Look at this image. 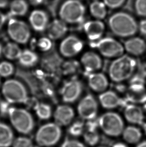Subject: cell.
<instances>
[{"label":"cell","mask_w":146,"mask_h":147,"mask_svg":"<svg viewBox=\"0 0 146 147\" xmlns=\"http://www.w3.org/2000/svg\"><path fill=\"white\" fill-rule=\"evenodd\" d=\"M16 75L26 83L34 96L48 98L55 102L56 101L53 86L48 80L49 76L48 74L41 70L31 73L26 70L17 68Z\"/></svg>","instance_id":"1"},{"label":"cell","mask_w":146,"mask_h":147,"mask_svg":"<svg viewBox=\"0 0 146 147\" xmlns=\"http://www.w3.org/2000/svg\"><path fill=\"white\" fill-rule=\"evenodd\" d=\"M108 26L113 33L120 37H130L136 34L138 24L128 13L118 12L109 17Z\"/></svg>","instance_id":"2"},{"label":"cell","mask_w":146,"mask_h":147,"mask_svg":"<svg viewBox=\"0 0 146 147\" xmlns=\"http://www.w3.org/2000/svg\"><path fill=\"white\" fill-rule=\"evenodd\" d=\"M136 61L130 56L118 57L111 64L109 75L113 82H121L130 78L137 67Z\"/></svg>","instance_id":"3"},{"label":"cell","mask_w":146,"mask_h":147,"mask_svg":"<svg viewBox=\"0 0 146 147\" xmlns=\"http://www.w3.org/2000/svg\"><path fill=\"white\" fill-rule=\"evenodd\" d=\"M86 14V8L79 0H67L64 3L60 10L62 20L69 24H80Z\"/></svg>","instance_id":"4"},{"label":"cell","mask_w":146,"mask_h":147,"mask_svg":"<svg viewBox=\"0 0 146 147\" xmlns=\"http://www.w3.org/2000/svg\"><path fill=\"white\" fill-rule=\"evenodd\" d=\"M8 116L14 128L20 133L27 135L32 132L34 121L31 113L26 109L11 107Z\"/></svg>","instance_id":"5"},{"label":"cell","mask_w":146,"mask_h":147,"mask_svg":"<svg viewBox=\"0 0 146 147\" xmlns=\"http://www.w3.org/2000/svg\"><path fill=\"white\" fill-rule=\"evenodd\" d=\"M2 93L6 101L11 104H25L29 98L26 87L18 80H9L5 82Z\"/></svg>","instance_id":"6"},{"label":"cell","mask_w":146,"mask_h":147,"mask_svg":"<svg viewBox=\"0 0 146 147\" xmlns=\"http://www.w3.org/2000/svg\"><path fill=\"white\" fill-rule=\"evenodd\" d=\"M62 136L60 126L56 123H48L41 126L37 131L36 141L42 147H51L59 141Z\"/></svg>","instance_id":"7"},{"label":"cell","mask_w":146,"mask_h":147,"mask_svg":"<svg viewBox=\"0 0 146 147\" xmlns=\"http://www.w3.org/2000/svg\"><path fill=\"white\" fill-rule=\"evenodd\" d=\"M99 127L107 135L117 137L122 133L124 123L118 113L108 112L101 115L99 119Z\"/></svg>","instance_id":"8"},{"label":"cell","mask_w":146,"mask_h":147,"mask_svg":"<svg viewBox=\"0 0 146 147\" xmlns=\"http://www.w3.org/2000/svg\"><path fill=\"white\" fill-rule=\"evenodd\" d=\"M63 62V60L53 47L43 56L41 64L47 74L54 80H58L62 74V66Z\"/></svg>","instance_id":"9"},{"label":"cell","mask_w":146,"mask_h":147,"mask_svg":"<svg viewBox=\"0 0 146 147\" xmlns=\"http://www.w3.org/2000/svg\"><path fill=\"white\" fill-rule=\"evenodd\" d=\"M94 46L102 55L107 58L120 57L122 55L125 50L120 42L109 37L99 39Z\"/></svg>","instance_id":"10"},{"label":"cell","mask_w":146,"mask_h":147,"mask_svg":"<svg viewBox=\"0 0 146 147\" xmlns=\"http://www.w3.org/2000/svg\"><path fill=\"white\" fill-rule=\"evenodd\" d=\"M8 32L12 40L22 44L28 42L31 35L29 26L25 22L15 19L9 21Z\"/></svg>","instance_id":"11"},{"label":"cell","mask_w":146,"mask_h":147,"mask_svg":"<svg viewBox=\"0 0 146 147\" xmlns=\"http://www.w3.org/2000/svg\"><path fill=\"white\" fill-rule=\"evenodd\" d=\"M83 91V84L76 78L66 82L60 90L62 99L65 102L73 103L81 96Z\"/></svg>","instance_id":"12"},{"label":"cell","mask_w":146,"mask_h":147,"mask_svg":"<svg viewBox=\"0 0 146 147\" xmlns=\"http://www.w3.org/2000/svg\"><path fill=\"white\" fill-rule=\"evenodd\" d=\"M98 105L96 100L91 94L85 96L78 105V112L80 117L84 119L90 120L97 116Z\"/></svg>","instance_id":"13"},{"label":"cell","mask_w":146,"mask_h":147,"mask_svg":"<svg viewBox=\"0 0 146 147\" xmlns=\"http://www.w3.org/2000/svg\"><path fill=\"white\" fill-rule=\"evenodd\" d=\"M82 41L74 35H70L65 38L60 46V51L66 57H72L80 53L83 49Z\"/></svg>","instance_id":"14"},{"label":"cell","mask_w":146,"mask_h":147,"mask_svg":"<svg viewBox=\"0 0 146 147\" xmlns=\"http://www.w3.org/2000/svg\"><path fill=\"white\" fill-rule=\"evenodd\" d=\"M84 30L88 38L92 41L100 39L105 30V24L101 20L89 21L84 25Z\"/></svg>","instance_id":"15"},{"label":"cell","mask_w":146,"mask_h":147,"mask_svg":"<svg viewBox=\"0 0 146 147\" xmlns=\"http://www.w3.org/2000/svg\"><path fill=\"white\" fill-rule=\"evenodd\" d=\"M81 63L86 74L97 71L102 66V61L98 54L93 52H86L81 58Z\"/></svg>","instance_id":"16"},{"label":"cell","mask_w":146,"mask_h":147,"mask_svg":"<svg viewBox=\"0 0 146 147\" xmlns=\"http://www.w3.org/2000/svg\"><path fill=\"white\" fill-rule=\"evenodd\" d=\"M75 115L74 111L69 105L58 106L54 113L56 123L60 126L67 125L71 123Z\"/></svg>","instance_id":"17"},{"label":"cell","mask_w":146,"mask_h":147,"mask_svg":"<svg viewBox=\"0 0 146 147\" xmlns=\"http://www.w3.org/2000/svg\"><path fill=\"white\" fill-rule=\"evenodd\" d=\"M88 82L90 88L95 92H104L108 86L107 78L102 73L88 74Z\"/></svg>","instance_id":"18"},{"label":"cell","mask_w":146,"mask_h":147,"mask_svg":"<svg viewBox=\"0 0 146 147\" xmlns=\"http://www.w3.org/2000/svg\"><path fill=\"white\" fill-rule=\"evenodd\" d=\"M48 35L52 40H58L63 37L68 31L66 23L62 20H54L48 26Z\"/></svg>","instance_id":"19"},{"label":"cell","mask_w":146,"mask_h":147,"mask_svg":"<svg viewBox=\"0 0 146 147\" xmlns=\"http://www.w3.org/2000/svg\"><path fill=\"white\" fill-rule=\"evenodd\" d=\"M125 117L130 123L142 125L144 122V115L141 107L134 105H128L124 111Z\"/></svg>","instance_id":"20"},{"label":"cell","mask_w":146,"mask_h":147,"mask_svg":"<svg viewBox=\"0 0 146 147\" xmlns=\"http://www.w3.org/2000/svg\"><path fill=\"white\" fill-rule=\"evenodd\" d=\"M29 20L33 28L37 32H43L47 27V15L41 10H35L32 12Z\"/></svg>","instance_id":"21"},{"label":"cell","mask_w":146,"mask_h":147,"mask_svg":"<svg viewBox=\"0 0 146 147\" xmlns=\"http://www.w3.org/2000/svg\"><path fill=\"white\" fill-rule=\"evenodd\" d=\"M124 47L129 53L133 55L139 56L146 51V43L142 38L133 37L125 41Z\"/></svg>","instance_id":"22"},{"label":"cell","mask_w":146,"mask_h":147,"mask_svg":"<svg viewBox=\"0 0 146 147\" xmlns=\"http://www.w3.org/2000/svg\"><path fill=\"white\" fill-rule=\"evenodd\" d=\"M101 105L106 109H113L123 104L122 100L113 91L104 92L99 96Z\"/></svg>","instance_id":"23"},{"label":"cell","mask_w":146,"mask_h":147,"mask_svg":"<svg viewBox=\"0 0 146 147\" xmlns=\"http://www.w3.org/2000/svg\"><path fill=\"white\" fill-rule=\"evenodd\" d=\"M127 98L133 103L146 102V90L145 86H130Z\"/></svg>","instance_id":"24"},{"label":"cell","mask_w":146,"mask_h":147,"mask_svg":"<svg viewBox=\"0 0 146 147\" xmlns=\"http://www.w3.org/2000/svg\"><path fill=\"white\" fill-rule=\"evenodd\" d=\"M12 129L5 123L0 122V147H9L14 141Z\"/></svg>","instance_id":"25"},{"label":"cell","mask_w":146,"mask_h":147,"mask_svg":"<svg viewBox=\"0 0 146 147\" xmlns=\"http://www.w3.org/2000/svg\"><path fill=\"white\" fill-rule=\"evenodd\" d=\"M19 63L25 67H32L36 65L39 61V57L34 52L29 49L22 51L20 57Z\"/></svg>","instance_id":"26"},{"label":"cell","mask_w":146,"mask_h":147,"mask_svg":"<svg viewBox=\"0 0 146 147\" xmlns=\"http://www.w3.org/2000/svg\"><path fill=\"white\" fill-rule=\"evenodd\" d=\"M89 11L91 15L97 20H102L107 16V7L104 2L94 1L89 6Z\"/></svg>","instance_id":"27"},{"label":"cell","mask_w":146,"mask_h":147,"mask_svg":"<svg viewBox=\"0 0 146 147\" xmlns=\"http://www.w3.org/2000/svg\"><path fill=\"white\" fill-rule=\"evenodd\" d=\"M124 139L129 143L135 144L140 140L142 133L140 130L135 127L129 126L123 131Z\"/></svg>","instance_id":"28"},{"label":"cell","mask_w":146,"mask_h":147,"mask_svg":"<svg viewBox=\"0 0 146 147\" xmlns=\"http://www.w3.org/2000/svg\"><path fill=\"white\" fill-rule=\"evenodd\" d=\"M22 51L17 44L9 42L3 47V54L7 59L15 60L19 59Z\"/></svg>","instance_id":"29"},{"label":"cell","mask_w":146,"mask_h":147,"mask_svg":"<svg viewBox=\"0 0 146 147\" xmlns=\"http://www.w3.org/2000/svg\"><path fill=\"white\" fill-rule=\"evenodd\" d=\"M28 4L25 0H14L10 6V14L13 16L25 15L28 11Z\"/></svg>","instance_id":"30"},{"label":"cell","mask_w":146,"mask_h":147,"mask_svg":"<svg viewBox=\"0 0 146 147\" xmlns=\"http://www.w3.org/2000/svg\"><path fill=\"white\" fill-rule=\"evenodd\" d=\"M80 70V63L75 60H70L64 62L62 66V74L65 76H75L78 74Z\"/></svg>","instance_id":"31"},{"label":"cell","mask_w":146,"mask_h":147,"mask_svg":"<svg viewBox=\"0 0 146 147\" xmlns=\"http://www.w3.org/2000/svg\"><path fill=\"white\" fill-rule=\"evenodd\" d=\"M34 109L38 117L43 120H47L51 117V107L45 103L38 102Z\"/></svg>","instance_id":"32"},{"label":"cell","mask_w":146,"mask_h":147,"mask_svg":"<svg viewBox=\"0 0 146 147\" xmlns=\"http://www.w3.org/2000/svg\"><path fill=\"white\" fill-rule=\"evenodd\" d=\"M84 137L85 142L88 145L90 146H94L96 145L99 142V135L97 131L88 130L85 131Z\"/></svg>","instance_id":"33"},{"label":"cell","mask_w":146,"mask_h":147,"mask_svg":"<svg viewBox=\"0 0 146 147\" xmlns=\"http://www.w3.org/2000/svg\"><path fill=\"white\" fill-rule=\"evenodd\" d=\"M15 72L14 65L10 62H2L0 63V76L4 78H8L12 76Z\"/></svg>","instance_id":"34"},{"label":"cell","mask_w":146,"mask_h":147,"mask_svg":"<svg viewBox=\"0 0 146 147\" xmlns=\"http://www.w3.org/2000/svg\"><path fill=\"white\" fill-rule=\"evenodd\" d=\"M84 125L83 121H77L73 123L69 128V132L73 136L78 137L83 133Z\"/></svg>","instance_id":"35"},{"label":"cell","mask_w":146,"mask_h":147,"mask_svg":"<svg viewBox=\"0 0 146 147\" xmlns=\"http://www.w3.org/2000/svg\"><path fill=\"white\" fill-rule=\"evenodd\" d=\"M134 8L138 16L146 17V0H135Z\"/></svg>","instance_id":"36"},{"label":"cell","mask_w":146,"mask_h":147,"mask_svg":"<svg viewBox=\"0 0 146 147\" xmlns=\"http://www.w3.org/2000/svg\"><path fill=\"white\" fill-rule=\"evenodd\" d=\"M13 147H34L32 141L28 138L20 137L14 140Z\"/></svg>","instance_id":"37"},{"label":"cell","mask_w":146,"mask_h":147,"mask_svg":"<svg viewBox=\"0 0 146 147\" xmlns=\"http://www.w3.org/2000/svg\"><path fill=\"white\" fill-rule=\"evenodd\" d=\"M38 46L40 49L45 52L49 51L54 47L51 39L47 37L40 39L38 43Z\"/></svg>","instance_id":"38"},{"label":"cell","mask_w":146,"mask_h":147,"mask_svg":"<svg viewBox=\"0 0 146 147\" xmlns=\"http://www.w3.org/2000/svg\"><path fill=\"white\" fill-rule=\"evenodd\" d=\"M126 0H103L104 3L107 8L116 9L120 8L125 4Z\"/></svg>","instance_id":"39"},{"label":"cell","mask_w":146,"mask_h":147,"mask_svg":"<svg viewBox=\"0 0 146 147\" xmlns=\"http://www.w3.org/2000/svg\"><path fill=\"white\" fill-rule=\"evenodd\" d=\"M145 78L137 72L131 76L130 84L131 86H145Z\"/></svg>","instance_id":"40"},{"label":"cell","mask_w":146,"mask_h":147,"mask_svg":"<svg viewBox=\"0 0 146 147\" xmlns=\"http://www.w3.org/2000/svg\"><path fill=\"white\" fill-rule=\"evenodd\" d=\"M62 147H86L81 142L74 140H67L64 142Z\"/></svg>","instance_id":"41"},{"label":"cell","mask_w":146,"mask_h":147,"mask_svg":"<svg viewBox=\"0 0 146 147\" xmlns=\"http://www.w3.org/2000/svg\"><path fill=\"white\" fill-rule=\"evenodd\" d=\"M10 104L11 103L8 102V101H2L0 100V113L1 115H2L3 116L4 115H8L9 111L10 109V107L11 106H10Z\"/></svg>","instance_id":"42"},{"label":"cell","mask_w":146,"mask_h":147,"mask_svg":"<svg viewBox=\"0 0 146 147\" xmlns=\"http://www.w3.org/2000/svg\"><path fill=\"white\" fill-rule=\"evenodd\" d=\"M86 127L88 130L97 131V128L99 127L98 120H95V119L88 120Z\"/></svg>","instance_id":"43"},{"label":"cell","mask_w":146,"mask_h":147,"mask_svg":"<svg viewBox=\"0 0 146 147\" xmlns=\"http://www.w3.org/2000/svg\"><path fill=\"white\" fill-rule=\"evenodd\" d=\"M138 30L141 33L146 36V19L141 21L138 24Z\"/></svg>","instance_id":"44"},{"label":"cell","mask_w":146,"mask_h":147,"mask_svg":"<svg viewBox=\"0 0 146 147\" xmlns=\"http://www.w3.org/2000/svg\"><path fill=\"white\" fill-rule=\"evenodd\" d=\"M138 66V73L143 76L144 78H146V63H143L139 64Z\"/></svg>","instance_id":"45"},{"label":"cell","mask_w":146,"mask_h":147,"mask_svg":"<svg viewBox=\"0 0 146 147\" xmlns=\"http://www.w3.org/2000/svg\"><path fill=\"white\" fill-rule=\"evenodd\" d=\"M7 19V17L2 12H0V30L1 29L3 26L4 25V23L6 22Z\"/></svg>","instance_id":"46"},{"label":"cell","mask_w":146,"mask_h":147,"mask_svg":"<svg viewBox=\"0 0 146 147\" xmlns=\"http://www.w3.org/2000/svg\"><path fill=\"white\" fill-rule=\"evenodd\" d=\"M9 0H0V8H4L6 7L8 3Z\"/></svg>","instance_id":"47"},{"label":"cell","mask_w":146,"mask_h":147,"mask_svg":"<svg viewBox=\"0 0 146 147\" xmlns=\"http://www.w3.org/2000/svg\"><path fill=\"white\" fill-rule=\"evenodd\" d=\"M113 147H128L124 144L121 143H117L115 144L113 146Z\"/></svg>","instance_id":"48"},{"label":"cell","mask_w":146,"mask_h":147,"mask_svg":"<svg viewBox=\"0 0 146 147\" xmlns=\"http://www.w3.org/2000/svg\"><path fill=\"white\" fill-rule=\"evenodd\" d=\"M137 147H146V141L143 142L139 144Z\"/></svg>","instance_id":"49"},{"label":"cell","mask_w":146,"mask_h":147,"mask_svg":"<svg viewBox=\"0 0 146 147\" xmlns=\"http://www.w3.org/2000/svg\"><path fill=\"white\" fill-rule=\"evenodd\" d=\"M3 47L2 46V44L0 43V57L3 54Z\"/></svg>","instance_id":"50"},{"label":"cell","mask_w":146,"mask_h":147,"mask_svg":"<svg viewBox=\"0 0 146 147\" xmlns=\"http://www.w3.org/2000/svg\"><path fill=\"white\" fill-rule=\"evenodd\" d=\"M144 129L145 132L146 134V123L144 124Z\"/></svg>","instance_id":"51"},{"label":"cell","mask_w":146,"mask_h":147,"mask_svg":"<svg viewBox=\"0 0 146 147\" xmlns=\"http://www.w3.org/2000/svg\"><path fill=\"white\" fill-rule=\"evenodd\" d=\"M144 107V109L145 111L146 112V102H145Z\"/></svg>","instance_id":"52"},{"label":"cell","mask_w":146,"mask_h":147,"mask_svg":"<svg viewBox=\"0 0 146 147\" xmlns=\"http://www.w3.org/2000/svg\"><path fill=\"white\" fill-rule=\"evenodd\" d=\"M0 84H1V80H0Z\"/></svg>","instance_id":"53"},{"label":"cell","mask_w":146,"mask_h":147,"mask_svg":"<svg viewBox=\"0 0 146 147\" xmlns=\"http://www.w3.org/2000/svg\"></svg>","instance_id":"54"}]
</instances>
